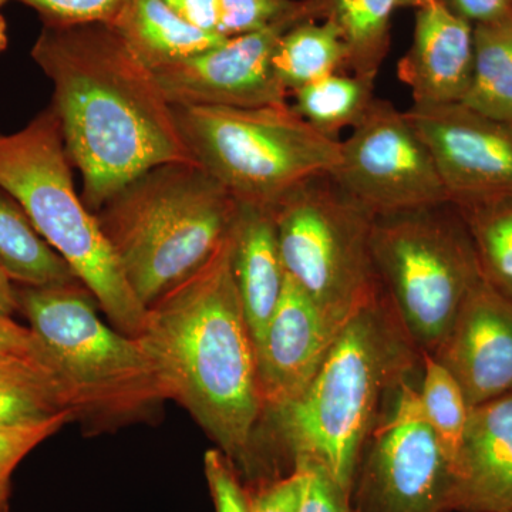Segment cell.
Instances as JSON below:
<instances>
[{"mask_svg": "<svg viewBox=\"0 0 512 512\" xmlns=\"http://www.w3.org/2000/svg\"><path fill=\"white\" fill-rule=\"evenodd\" d=\"M431 2H434V0H402V6H413V8L420 9Z\"/></svg>", "mask_w": 512, "mask_h": 512, "instance_id": "obj_39", "label": "cell"}, {"mask_svg": "<svg viewBox=\"0 0 512 512\" xmlns=\"http://www.w3.org/2000/svg\"><path fill=\"white\" fill-rule=\"evenodd\" d=\"M204 473L215 512H251L249 497L234 464L221 450H208Z\"/></svg>", "mask_w": 512, "mask_h": 512, "instance_id": "obj_32", "label": "cell"}, {"mask_svg": "<svg viewBox=\"0 0 512 512\" xmlns=\"http://www.w3.org/2000/svg\"><path fill=\"white\" fill-rule=\"evenodd\" d=\"M473 66V25L443 0L417 9L412 49L397 64V77L412 92L413 106L461 103Z\"/></svg>", "mask_w": 512, "mask_h": 512, "instance_id": "obj_16", "label": "cell"}, {"mask_svg": "<svg viewBox=\"0 0 512 512\" xmlns=\"http://www.w3.org/2000/svg\"><path fill=\"white\" fill-rule=\"evenodd\" d=\"M286 275L343 326L380 292L372 255L376 215L330 175L293 188L272 208Z\"/></svg>", "mask_w": 512, "mask_h": 512, "instance_id": "obj_9", "label": "cell"}, {"mask_svg": "<svg viewBox=\"0 0 512 512\" xmlns=\"http://www.w3.org/2000/svg\"><path fill=\"white\" fill-rule=\"evenodd\" d=\"M15 286L19 312L52 357L76 419L126 420L170 399L141 340L107 325L86 286Z\"/></svg>", "mask_w": 512, "mask_h": 512, "instance_id": "obj_6", "label": "cell"}, {"mask_svg": "<svg viewBox=\"0 0 512 512\" xmlns=\"http://www.w3.org/2000/svg\"><path fill=\"white\" fill-rule=\"evenodd\" d=\"M8 26H6V20L0 15V53L8 47Z\"/></svg>", "mask_w": 512, "mask_h": 512, "instance_id": "obj_38", "label": "cell"}, {"mask_svg": "<svg viewBox=\"0 0 512 512\" xmlns=\"http://www.w3.org/2000/svg\"><path fill=\"white\" fill-rule=\"evenodd\" d=\"M419 396L424 419L439 441L453 476L471 406L456 377L429 353H421Z\"/></svg>", "mask_w": 512, "mask_h": 512, "instance_id": "obj_26", "label": "cell"}, {"mask_svg": "<svg viewBox=\"0 0 512 512\" xmlns=\"http://www.w3.org/2000/svg\"><path fill=\"white\" fill-rule=\"evenodd\" d=\"M32 57L53 84L50 106L93 214L151 168L194 161L153 70L109 23H45Z\"/></svg>", "mask_w": 512, "mask_h": 512, "instance_id": "obj_1", "label": "cell"}, {"mask_svg": "<svg viewBox=\"0 0 512 512\" xmlns=\"http://www.w3.org/2000/svg\"><path fill=\"white\" fill-rule=\"evenodd\" d=\"M421 366L383 289L340 329L325 362L295 402L264 414L285 474L301 458L318 461L350 491L360 451L384 400Z\"/></svg>", "mask_w": 512, "mask_h": 512, "instance_id": "obj_3", "label": "cell"}, {"mask_svg": "<svg viewBox=\"0 0 512 512\" xmlns=\"http://www.w3.org/2000/svg\"><path fill=\"white\" fill-rule=\"evenodd\" d=\"M251 512H301L302 474L298 467L288 476L247 491Z\"/></svg>", "mask_w": 512, "mask_h": 512, "instance_id": "obj_33", "label": "cell"}, {"mask_svg": "<svg viewBox=\"0 0 512 512\" xmlns=\"http://www.w3.org/2000/svg\"><path fill=\"white\" fill-rule=\"evenodd\" d=\"M64 410L74 413L55 373L32 360L0 356V427L49 419Z\"/></svg>", "mask_w": 512, "mask_h": 512, "instance_id": "obj_23", "label": "cell"}, {"mask_svg": "<svg viewBox=\"0 0 512 512\" xmlns=\"http://www.w3.org/2000/svg\"><path fill=\"white\" fill-rule=\"evenodd\" d=\"M468 109L512 124V13L474 26V66Z\"/></svg>", "mask_w": 512, "mask_h": 512, "instance_id": "obj_22", "label": "cell"}, {"mask_svg": "<svg viewBox=\"0 0 512 512\" xmlns=\"http://www.w3.org/2000/svg\"><path fill=\"white\" fill-rule=\"evenodd\" d=\"M342 328L286 275L281 299L256 349L264 414L282 409L302 396Z\"/></svg>", "mask_w": 512, "mask_h": 512, "instance_id": "obj_14", "label": "cell"}, {"mask_svg": "<svg viewBox=\"0 0 512 512\" xmlns=\"http://www.w3.org/2000/svg\"><path fill=\"white\" fill-rule=\"evenodd\" d=\"M0 269L18 286H52L79 281L62 256L37 232L19 202L2 188Z\"/></svg>", "mask_w": 512, "mask_h": 512, "instance_id": "obj_20", "label": "cell"}, {"mask_svg": "<svg viewBox=\"0 0 512 512\" xmlns=\"http://www.w3.org/2000/svg\"><path fill=\"white\" fill-rule=\"evenodd\" d=\"M372 255L380 286L407 336L420 353L434 355L484 279L460 212L447 202L377 215Z\"/></svg>", "mask_w": 512, "mask_h": 512, "instance_id": "obj_8", "label": "cell"}, {"mask_svg": "<svg viewBox=\"0 0 512 512\" xmlns=\"http://www.w3.org/2000/svg\"><path fill=\"white\" fill-rule=\"evenodd\" d=\"M512 393L471 407L451 512H511Z\"/></svg>", "mask_w": 512, "mask_h": 512, "instance_id": "obj_17", "label": "cell"}, {"mask_svg": "<svg viewBox=\"0 0 512 512\" xmlns=\"http://www.w3.org/2000/svg\"><path fill=\"white\" fill-rule=\"evenodd\" d=\"M456 207L512 200V124L461 103L404 111Z\"/></svg>", "mask_w": 512, "mask_h": 512, "instance_id": "obj_13", "label": "cell"}, {"mask_svg": "<svg viewBox=\"0 0 512 512\" xmlns=\"http://www.w3.org/2000/svg\"><path fill=\"white\" fill-rule=\"evenodd\" d=\"M232 268L245 319L258 349L286 281L272 208L239 204Z\"/></svg>", "mask_w": 512, "mask_h": 512, "instance_id": "obj_18", "label": "cell"}, {"mask_svg": "<svg viewBox=\"0 0 512 512\" xmlns=\"http://www.w3.org/2000/svg\"><path fill=\"white\" fill-rule=\"evenodd\" d=\"M318 0H220L218 33L224 37L247 35L279 20L313 8Z\"/></svg>", "mask_w": 512, "mask_h": 512, "instance_id": "obj_29", "label": "cell"}, {"mask_svg": "<svg viewBox=\"0 0 512 512\" xmlns=\"http://www.w3.org/2000/svg\"><path fill=\"white\" fill-rule=\"evenodd\" d=\"M171 107L192 160L242 205L274 208L340 163V140L323 136L289 104Z\"/></svg>", "mask_w": 512, "mask_h": 512, "instance_id": "obj_7", "label": "cell"}, {"mask_svg": "<svg viewBox=\"0 0 512 512\" xmlns=\"http://www.w3.org/2000/svg\"><path fill=\"white\" fill-rule=\"evenodd\" d=\"M456 208L473 239L485 281L512 299V200Z\"/></svg>", "mask_w": 512, "mask_h": 512, "instance_id": "obj_27", "label": "cell"}, {"mask_svg": "<svg viewBox=\"0 0 512 512\" xmlns=\"http://www.w3.org/2000/svg\"><path fill=\"white\" fill-rule=\"evenodd\" d=\"M0 356L32 360L56 375L52 357L35 332L29 326L19 325L12 316L0 315Z\"/></svg>", "mask_w": 512, "mask_h": 512, "instance_id": "obj_34", "label": "cell"}, {"mask_svg": "<svg viewBox=\"0 0 512 512\" xmlns=\"http://www.w3.org/2000/svg\"><path fill=\"white\" fill-rule=\"evenodd\" d=\"M375 80L336 73L292 93L293 110L323 136L338 140L340 131L353 128L375 101Z\"/></svg>", "mask_w": 512, "mask_h": 512, "instance_id": "obj_25", "label": "cell"}, {"mask_svg": "<svg viewBox=\"0 0 512 512\" xmlns=\"http://www.w3.org/2000/svg\"><path fill=\"white\" fill-rule=\"evenodd\" d=\"M8 2V0H0V8H2L5 3Z\"/></svg>", "mask_w": 512, "mask_h": 512, "instance_id": "obj_41", "label": "cell"}, {"mask_svg": "<svg viewBox=\"0 0 512 512\" xmlns=\"http://www.w3.org/2000/svg\"><path fill=\"white\" fill-rule=\"evenodd\" d=\"M511 512H512V510H511Z\"/></svg>", "mask_w": 512, "mask_h": 512, "instance_id": "obj_42", "label": "cell"}, {"mask_svg": "<svg viewBox=\"0 0 512 512\" xmlns=\"http://www.w3.org/2000/svg\"><path fill=\"white\" fill-rule=\"evenodd\" d=\"M109 25L153 72L207 52L227 39L185 22L164 0H127Z\"/></svg>", "mask_w": 512, "mask_h": 512, "instance_id": "obj_19", "label": "cell"}, {"mask_svg": "<svg viewBox=\"0 0 512 512\" xmlns=\"http://www.w3.org/2000/svg\"><path fill=\"white\" fill-rule=\"evenodd\" d=\"M0 512H9V505H5V507L0 508Z\"/></svg>", "mask_w": 512, "mask_h": 512, "instance_id": "obj_40", "label": "cell"}, {"mask_svg": "<svg viewBox=\"0 0 512 512\" xmlns=\"http://www.w3.org/2000/svg\"><path fill=\"white\" fill-rule=\"evenodd\" d=\"M340 143L330 177L376 217L450 202L429 148L390 101L375 99Z\"/></svg>", "mask_w": 512, "mask_h": 512, "instance_id": "obj_11", "label": "cell"}, {"mask_svg": "<svg viewBox=\"0 0 512 512\" xmlns=\"http://www.w3.org/2000/svg\"><path fill=\"white\" fill-rule=\"evenodd\" d=\"M414 376L384 400L357 460L350 512H451L453 476L424 419Z\"/></svg>", "mask_w": 512, "mask_h": 512, "instance_id": "obj_10", "label": "cell"}, {"mask_svg": "<svg viewBox=\"0 0 512 512\" xmlns=\"http://www.w3.org/2000/svg\"><path fill=\"white\" fill-rule=\"evenodd\" d=\"M326 18V0L247 35L227 37L207 52L154 72L173 106L266 107L288 104L272 56L284 33L308 19Z\"/></svg>", "mask_w": 512, "mask_h": 512, "instance_id": "obj_12", "label": "cell"}, {"mask_svg": "<svg viewBox=\"0 0 512 512\" xmlns=\"http://www.w3.org/2000/svg\"><path fill=\"white\" fill-rule=\"evenodd\" d=\"M232 256L234 228L198 271L147 306L138 339L170 399L190 412L249 490L259 480L264 403Z\"/></svg>", "mask_w": 512, "mask_h": 512, "instance_id": "obj_2", "label": "cell"}, {"mask_svg": "<svg viewBox=\"0 0 512 512\" xmlns=\"http://www.w3.org/2000/svg\"><path fill=\"white\" fill-rule=\"evenodd\" d=\"M19 312L16 286L0 269V315L12 316Z\"/></svg>", "mask_w": 512, "mask_h": 512, "instance_id": "obj_37", "label": "cell"}, {"mask_svg": "<svg viewBox=\"0 0 512 512\" xmlns=\"http://www.w3.org/2000/svg\"><path fill=\"white\" fill-rule=\"evenodd\" d=\"M295 467L302 474L301 512H350L349 491L322 464L301 458Z\"/></svg>", "mask_w": 512, "mask_h": 512, "instance_id": "obj_31", "label": "cell"}, {"mask_svg": "<svg viewBox=\"0 0 512 512\" xmlns=\"http://www.w3.org/2000/svg\"><path fill=\"white\" fill-rule=\"evenodd\" d=\"M471 407L512 393V299L485 279L467 296L434 355Z\"/></svg>", "mask_w": 512, "mask_h": 512, "instance_id": "obj_15", "label": "cell"}, {"mask_svg": "<svg viewBox=\"0 0 512 512\" xmlns=\"http://www.w3.org/2000/svg\"><path fill=\"white\" fill-rule=\"evenodd\" d=\"M39 12L49 25L111 23L127 0H18Z\"/></svg>", "mask_w": 512, "mask_h": 512, "instance_id": "obj_30", "label": "cell"}, {"mask_svg": "<svg viewBox=\"0 0 512 512\" xmlns=\"http://www.w3.org/2000/svg\"><path fill=\"white\" fill-rule=\"evenodd\" d=\"M74 419L72 410H64L49 419L0 427V508L9 505L12 476L23 458Z\"/></svg>", "mask_w": 512, "mask_h": 512, "instance_id": "obj_28", "label": "cell"}, {"mask_svg": "<svg viewBox=\"0 0 512 512\" xmlns=\"http://www.w3.org/2000/svg\"><path fill=\"white\" fill-rule=\"evenodd\" d=\"M457 16L471 25L490 23L512 13V0H443Z\"/></svg>", "mask_w": 512, "mask_h": 512, "instance_id": "obj_36", "label": "cell"}, {"mask_svg": "<svg viewBox=\"0 0 512 512\" xmlns=\"http://www.w3.org/2000/svg\"><path fill=\"white\" fill-rule=\"evenodd\" d=\"M72 167L52 106L18 133L0 134V188L19 202L114 328L138 338L147 308L128 284L96 215L74 190Z\"/></svg>", "mask_w": 512, "mask_h": 512, "instance_id": "obj_5", "label": "cell"}, {"mask_svg": "<svg viewBox=\"0 0 512 512\" xmlns=\"http://www.w3.org/2000/svg\"><path fill=\"white\" fill-rule=\"evenodd\" d=\"M164 2L180 18L195 28L208 33H218L220 0H164Z\"/></svg>", "mask_w": 512, "mask_h": 512, "instance_id": "obj_35", "label": "cell"}, {"mask_svg": "<svg viewBox=\"0 0 512 512\" xmlns=\"http://www.w3.org/2000/svg\"><path fill=\"white\" fill-rule=\"evenodd\" d=\"M402 0H326V18L348 49V72L375 80L390 46V20Z\"/></svg>", "mask_w": 512, "mask_h": 512, "instance_id": "obj_24", "label": "cell"}, {"mask_svg": "<svg viewBox=\"0 0 512 512\" xmlns=\"http://www.w3.org/2000/svg\"><path fill=\"white\" fill-rule=\"evenodd\" d=\"M308 19L284 33L275 47L276 79L292 94L336 73L348 72V49L338 26L325 18Z\"/></svg>", "mask_w": 512, "mask_h": 512, "instance_id": "obj_21", "label": "cell"}, {"mask_svg": "<svg viewBox=\"0 0 512 512\" xmlns=\"http://www.w3.org/2000/svg\"><path fill=\"white\" fill-rule=\"evenodd\" d=\"M238 214L239 202L195 161L151 168L94 212L146 308L211 258Z\"/></svg>", "mask_w": 512, "mask_h": 512, "instance_id": "obj_4", "label": "cell"}]
</instances>
